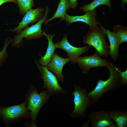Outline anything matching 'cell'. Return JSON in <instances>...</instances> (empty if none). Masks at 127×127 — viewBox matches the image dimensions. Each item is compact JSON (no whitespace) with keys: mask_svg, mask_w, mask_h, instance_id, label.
Wrapping results in <instances>:
<instances>
[{"mask_svg":"<svg viewBox=\"0 0 127 127\" xmlns=\"http://www.w3.org/2000/svg\"><path fill=\"white\" fill-rule=\"evenodd\" d=\"M85 14L81 16H70L66 13L64 20L67 25L69 26L71 24L76 22H81L89 25L90 28L97 26L99 22L97 20L96 11L95 10L88 11Z\"/></svg>","mask_w":127,"mask_h":127,"instance_id":"cell-13","label":"cell"},{"mask_svg":"<svg viewBox=\"0 0 127 127\" xmlns=\"http://www.w3.org/2000/svg\"><path fill=\"white\" fill-rule=\"evenodd\" d=\"M45 7L44 14L42 18L34 24L25 28L19 34L15 36L12 43V46L18 48L20 47L24 38L26 40H28L40 38L43 36L41 26L42 24L48 19L49 11L47 6H45Z\"/></svg>","mask_w":127,"mask_h":127,"instance_id":"cell-4","label":"cell"},{"mask_svg":"<svg viewBox=\"0 0 127 127\" xmlns=\"http://www.w3.org/2000/svg\"><path fill=\"white\" fill-rule=\"evenodd\" d=\"M98 25L90 28L89 32L83 37V44L92 46L100 56L107 58L109 54V44L106 40V34L103 30L102 26L99 23Z\"/></svg>","mask_w":127,"mask_h":127,"instance_id":"cell-3","label":"cell"},{"mask_svg":"<svg viewBox=\"0 0 127 127\" xmlns=\"http://www.w3.org/2000/svg\"><path fill=\"white\" fill-rule=\"evenodd\" d=\"M13 40V39L10 37H8L4 40V47L0 52V66L5 62L8 56L6 50L8 46L12 42Z\"/></svg>","mask_w":127,"mask_h":127,"instance_id":"cell-21","label":"cell"},{"mask_svg":"<svg viewBox=\"0 0 127 127\" xmlns=\"http://www.w3.org/2000/svg\"><path fill=\"white\" fill-rule=\"evenodd\" d=\"M35 62L37 68L41 73V78L44 82L43 88L51 95L66 94V93L65 90L59 83L56 75L48 70L46 66H41L36 60Z\"/></svg>","mask_w":127,"mask_h":127,"instance_id":"cell-7","label":"cell"},{"mask_svg":"<svg viewBox=\"0 0 127 127\" xmlns=\"http://www.w3.org/2000/svg\"><path fill=\"white\" fill-rule=\"evenodd\" d=\"M109 61L105 58H102L98 52L96 51L91 55L80 57L77 63L81 69L82 73L87 74L92 68L106 67Z\"/></svg>","mask_w":127,"mask_h":127,"instance_id":"cell-9","label":"cell"},{"mask_svg":"<svg viewBox=\"0 0 127 127\" xmlns=\"http://www.w3.org/2000/svg\"><path fill=\"white\" fill-rule=\"evenodd\" d=\"M70 61L68 58L61 57L54 52L50 62L46 66L48 70L54 74L58 81L64 83L63 79L65 77L62 70L64 65Z\"/></svg>","mask_w":127,"mask_h":127,"instance_id":"cell-12","label":"cell"},{"mask_svg":"<svg viewBox=\"0 0 127 127\" xmlns=\"http://www.w3.org/2000/svg\"><path fill=\"white\" fill-rule=\"evenodd\" d=\"M121 7L123 9H124L126 4L127 3V0H121Z\"/></svg>","mask_w":127,"mask_h":127,"instance_id":"cell-25","label":"cell"},{"mask_svg":"<svg viewBox=\"0 0 127 127\" xmlns=\"http://www.w3.org/2000/svg\"><path fill=\"white\" fill-rule=\"evenodd\" d=\"M77 0H69L70 8H76L78 6Z\"/></svg>","mask_w":127,"mask_h":127,"instance_id":"cell-23","label":"cell"},{"mask_svg":"<svg viewBox=\"0 0 127 127\" xmlns=\"http://www.w3.org/2000/svg\"><path fill=\"white\" fill-rule=\"evenodd\" d=\"M74 91L71 94L74 96V109L70 116L72 117L85 119L87 110L92 104L86 88L74 84Z\"/></svg>","mask_w":127,"mask_h":127,"instance_id":"cell-6","label":"cell"},{"mask_svg":"<svg viewBox=\"0 0 127 127\" xmlns=\"http://www.w3.org/2000/svg\"><path fill=\"white\" fill-rule=\"evenodd\" d=\"M45 10L44 7H39L35 9L28 10L24 15L21 21L18 23V26L13 29L8 30L19 34L21 31L30 24L32 25L36 23L43 17Z\"/></svg>","mask_w":127,"mask_h":127,"instance_id":"cell-10","label":"cell"},{"mask_svg":"<svg viewBox=\"0 0 127 127\" xmlns=\"http://www.w3.org/2000/svg\"><path fill=\"white\" fill-rule=\"evenodd\" d=\"M91 127H116L110 117L109 111L100 110L93 111L88 117Z\"/></svg>","mask_w":127,"mask_h":127,"instance_id":"cell-11","label":"cell"},{"mask_svg":"<svg viewBox=\"0 0 127 127\" xmlns=\"http://www.w3.org/2000/svg\"><path fill=\"white\" fill-rule=\"evenodd\" d=\"M43 36L47 38L48 41V46L45 55L42 56L40 54L41 58L38 60V62L41 66H46L50 62L54 51L57 48L55 44L52 41L53 38L55 36V34H47L45 32H43Z\"/></svg>","mask_w":127,"mask_h":127,"instance_id":"cell-15","label":"cell"},{"mask_svg":"<svg viewBox=\"0 0 127 127\" xmlns=\"http://www.w3.org/2000/svg\"><path fill=\"white\" fill-rule=\"evenodd\" d=\"M19 8V12L21 15H24L29 10L32 9L35 4L33 0H16Z\"/></svg>","mask_w":127,"mask_h":127,"instance_id":"cell-20","label":"cell"},{"mask_svg":"<svg viewBox=\"0 0 127 127\" xmlns=\"http://www.w3.org/2000/svg\"><path fill=\"white\" fill-rule=\"evenodd\" d=\"M114 34L119 43L127 42V27L118 24L114 26L112 32Z\"/></svg>","mask_w":127,"mask_h":127,"instance_id":"cell-19","label":"cell"},{"mask_svg":"<svg viewBox=\"0 0 127 127\" xmlns=\"http://www.w3.org/2000/svg\"><path fill=\"white\" fill-rule=\"evenodd\" d=\"M106 67L110 72L109 78L105 81L102 79L98 80L94 89L88 92L92 105L97 102L105 93L121 85L119 67L109 61Z\"/></svg>","mask_w":127,"mask_h":127,"instance_id":"cell-1","label":"cell"},{"mask_svg":"<svg viewBox=\"0 0 127 127\" xmlns=\"http://www.w3.org/2000/svg\"><path fill=\"white\" fill-rule=\"evenodd\" d=\"M51 95L46 90L42 91L39 93L36 88L33 86L31 87L26 95L28 102L27 108L28 110L31 111L30 126L36 127V123L39 111L43 105L48 102Z\"/></svg>","mask_w":127,"mask_h":127,"instance_id":"cell-2","label":"cell"},{"mask_svg":"<svg viewBox=\"0 0 127 127\" xmlns=\"http://www.w3.org/2000/svg\"><path fill=\"white\" fill-rule=\"evenodd\" d=\"M105 5L109 8H111V4L110 0H93L88 4H85L81 6L79 8L84 12L89 11L93 10L99 6Z\"/></svg>","mask_w":127,"mask_h":127,"instance_id":"cell-18","label":"cell"},{"mask_svg":"<svg viewBox=\"0 0 127 127\" xmlns=\"http://www.w3.org/2000/svg\"><path fill=\"white\" fill-rule=\"evenodd\" d=\"M110 117L116 124L117 127H127V112L123 110H113L109 111Z\"/></svg>","mask_w":127,"mask_h":127,"instance_id":"cell-17","label":"cell"},{"mask_svg":"<svg viewBox=\"0 0 127 127\" xmlns=\"http://www.w3.org/2000/svg\"><path fill=\"white\" fill-rule=\"evenodd\" d=\"M26 100L19 105L8 106H0V117L5 123L6 127H9L12 123L24 118H30V113L27 110Z\"/></svg>","mask_w":127,"mask_h":127,"instance_id":"cell-5","label":"cell"},{"mask_svg":"<svg viewBox=\"0 0 127 127\" xmlns=\"http://www.w3.org/2000/svg\"><path fill=\"white\" fill-rule=\"evenodd\" d=\"M67 36V34H65L60 41L56 42L55 45L57 48L61 49L66 52L67 58L71 64H75L80 56L87 52L91 46L87 44L79 47L74 46L69 42Z\"/></svg>","mask_w":127,"mask_h":127,"instance_id":"cell-8","label":"cell"},{"mask_svg":"<svg viewBox=\"0 0 127 127\" xmlns=\"http://www.w3.org/2000/svg\"><path fill=\"white\" fill-rule=\"evenodd\" d=\"M121 79V85H124L127 83V70L124 71H119Z\"/></svg>","mask_w":127,"mask_h":127,"instance_id":"cell-22","label":"cell"},{"mask_svg":"<svg viewBox=\"0 0 127 127\" xmlns=\"http://www.w3.org/2000/svg\"><path fill=\"white\" fill-rule=\"evenodd\" d=\"M9 2H13L17 4L16 0H0V6L4 3Z\"/></svg>","mask_w":127,"mask_h":127,"instance_id":"cell-24","label":"cell"},{"mask_svg":"<svg viewBox=\"0 0 127 127\" xmlns=\"http://www.w3.org/2000/svg\"><path fill=\"white\" fill-rule=\"evenodd\" d=\"M69 0H60L55 12L51 18L47 19L44 22L46 25L53 19L60 18L61 21L64 20L66 11L70 9Z\"/></svg>","mask_w":127,"mask_h":127,"instance_id":"cell-16","label":"cell"},{"mask_svg":"<svg viewBox=\"0 0 127 127\" xmlns=\"http://www.w3.org/2000/svg\"><path fill=\"white\" fill-rule=\"evenodd\" d=\"M102 28L107 36L109 43V54L111 58L114 61L116 62L119 56V49L120 44L112 32H111L108 28L106 29L103 26Z\"/></svg>","mask_w":127,"mask_h":127,"instance_id":"cell-14","label":"cell"}]
</instances>
